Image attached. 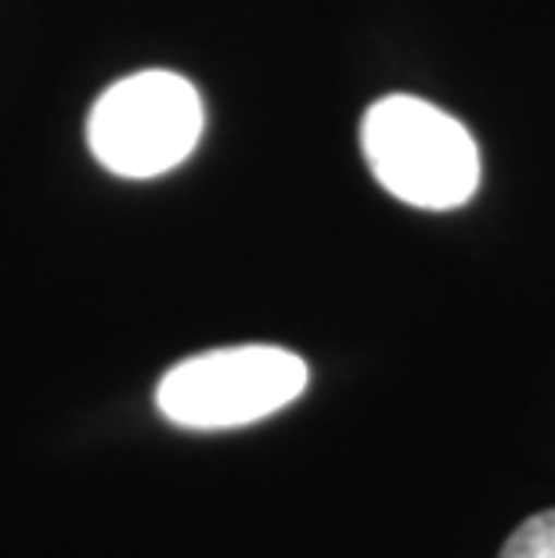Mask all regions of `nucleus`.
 I'll return each mask as SVG.
<instances>
[{
    "label": "nucleus",
    "mask_w": 555,
    "mask_h": 558,
    "mask_svg": "<svg viewBox=\"0 0 555 558\" xmlns=\"http://www.w3.org/2000/svg\"><path fill=\"white\" fill-rule=\"evenodd\" d=\"M502 558H555V508L519 522L512 537L505 541Z\"/></svg>",
    "instance_id": "20e7f679"
},
{
    "label": "nucleus",
    "mask_w": 555,
    "mask_h": 558,
    "mask_svg": "<svg viewBox=\"0 0 555 558\" xmlns=\"http://www.w3.org/2000/svg\"><path fill=\"white\" fill-rule=\"evenodd\" d=\"M361 148L375 181L408 206L458 209L480 184L469 130L411 94H389L364 112Z\"/></svg>",
    "instance_id": "f257e3e1"
},
{
    "label": "nucleus",
    "mask_w": 555,
    "mask_h": 558,
    "mask_svg": "<svg viewBox=\"0 0 555 558\" xmlns=\"http://www.w3.org/2000/svg\"><path fill=\"white\" fill-rule=\"evenodd\" d=\"M203 123V98L192 83L167 69H145L101 94L87 120V141L105 170L145 181L192 156Z\"/></svg>",
    "instance_id": "f03ea898"
},
{
    "label": "nucleus",
    "mask_w": 555,
    "mask_h": 558,
    "mask_svg": "<svg viewBox=\"0 0 555 558\" xmlns=\"http://www.w3.org/2000/svg\"><path fill=\"white\" fill-rule=\"evenodd\" d=\"M306 389V364L281 347H228L173 364L156 389L162 418L184 429H239Z\"/></svg>",
    "instance_id": "7ed1b4c3"
}]
</instances>
